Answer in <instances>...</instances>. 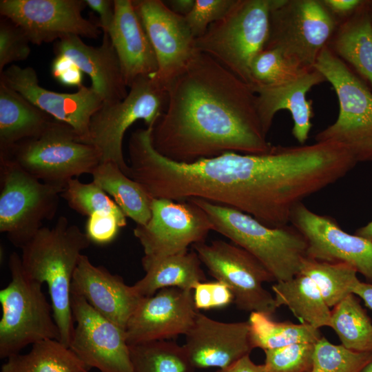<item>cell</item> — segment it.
I'll use <instances>...</instances> for the list:
<instances>
[{
  "instance_id": "6da1fadb",
  "label": "cell",
  "mask_w": 372,
  "mask_h": 372,
  "mask_svg": "<svg viewBox=\"0 0 372 372\" xmlns=\"http://www.w3.org/2000/svg\"><path fill=\"white\" fill-rule=\"evenodd\" d=\"M166 109L152 127L154 149L191 163L227 152H268L257 95L209 55L196 50L167 86Z\"/></svg>"
},
{
  "instance_id": "7a4b0ae2",
  "label": "cell",
  "mask_w": 372,
  "mask_h": 372,
  "mask_svg": "<svg viewBox=\"0 0 372 372\" xmlns=\"http://www.w3.org/2000/svg\"><path fill=\"white\" fill-rule=\"evenodd\" d=\"M91 241L79 227L60 216L52 227H41L22 248L21 265L32 280L48 288L60 341L69 347L74 322L71 304L73 276L82 251Z\"/></svg>"
},
{
  "instance_id": "3957f363",
  "label": "cell",
  "mask_w": 372,
  "mask_h": 372,
  "mask_svg": "<svg viewBox=\"0 0 372 372\" xmlns=\"http://www.w3.org/2000/svg\"><path fill=\"white\" fill-rule=\"evenodd\" d=\"M189 200L205 211L214 231L254 256L276 282L290 280L299 273L302 261L307 257L308 245L293 225L271 227L237 209L200 198Z\"/></svg>"
},
{
  "instance_id": "277c9868",
  "label": "cell",
  "mask_w": 372,
  "mask_h": 372,
  "mask_svg": "<svg viewBox=\"0 0 372 372\" xmlns=\"http://www.w3.org/2000/svg\"><path fill=\"white\" fill-rule=\"evenodd\" d=\"M0 159L42 182L65 187L76 176L92 174L102 156L94 145L81 142L70 125L54 119L38 136L0 152Z\"/></svg>"
},
{
  "instance_id": "5b68a950",
  "label": "cell",
  "mask_w": 372,
  "mask_h": 372,
  "mask_svg": "<svg viewBox=\"0 0 372 372\" xmlns=\"http://www.w3.org/2000/svg\"><path fill=\"white\" fill-rule=\"evenodd\" d=\"M274 3L275 0H236L223 18L195 40L196 50L251 86L250 65L266 45Z\"/></svg>"
},
{
  "instance_id": "8992f818",
  "label": "cell",
  "mask_w": 372,
  "mask_h": 372,
  "mask_svg": "<svg viewBox=\"0 0 372 372\" xmlns=\"http://www.w3.org/2000/svg\"><path fill=\"white\" fill-rule=\"evenodd\" d=\"M8 267L11 281L0 291V358H8L28 344L47 339L61 340L53 310L43 284L24 273L21 257L12 252Z\"/></svg>"
},
{
  "instance_id": "52a82bcc",
  "label": "cell",
  "mask_w": 372,
  "mask_h": 372,
  "mask_svg": "<svg viewBox=\"0 0 372 372\" xmlns=\"http://www.w3.org/2000/svg\"><path fill=\"white\" fill-rule=\"evenodd\" d=\"M314 68L332 85L339 103L336 121L316 135V142L340 143L358 163L372 161V90L328 46Z\"/></svg>"
},
{
  "instance_id": "ba28073f",
  "label": "cell",
  "mask_w": 372,
  "mask_h": 372,
  "mask_svg": "<svg viewBox=\"0 0 372 372\" xmlns=\"http://www.w3.org/2000/svg\"><path fill=\"white\" fill-rule=\"evenodd\" d=\"M339 23L322 0H275L265 48L276 50L299 68L310 71Z\"/></svg>"
},
{
  "instance_id": "9c48e42d",
  "label": "cell",
  "mask_w": 372,
  "mask_h": 372,
  "mask_svg": "<svg viewBox=\"0 0 372 372\" xmlns=\"http://www.w3.org/2000/svg\"><path fill=\"white\" fill-rule=\"evenodd\" d=\"M167 89L149 76H141L130 87L126 97L116 102H103L89 124L86 143L96 147L103 161H112L127 175L129 165L123 154L127 130L136 121L153 127L167 105Z\"/></svg>"
},
{
  "instance_id": "30bf717a",
  "label": "cell",
  "mask_w": 372,
  "mask_h": 372,
  "mask_svg": "<svg viewBox=\"0 0 372 372\" xmlns=\"http://www.w3.org/2000/svg\"><path fill=\"white\" fill-rule=\"evenodd\" d=\"M0 231L21 249L59 208L64 187L48 184L0 159Z\"/></svg>"
},
{
  "instance_id": "8fae6325",
  "label": "cell",
  "mask_w": 372,
  "mask_h": 372,
  "mask_svg": "<svg viewBox=\"0 0 372 372\" xmlns=\"http://www.w3.org/2000/svg\"><path fill=\"white\" fill-rule=\"evenodd\" d=\"M192 246L211 276L230 289L238 309L273 316L278 307L263 284L275 279L258 260L236 244L222 240Z\"/></svg>"
},
{
  "instance_id": "7c38bea8",
  "label": "cell",
  "mask_w": 372,
  "mask_h": 372,
  "mask_svg": "<svg viewBox=\"0 0 372 372\" xmlns=\"http://www.w3.org/2000/svg\"><path fill=\"white\" fill-rule=\"evenodd\" d=\"M211 230L214 227L209 216L192 201L153 198L149 221L136 225L134 234L143 248V259L155 260L205 242Z\"/></svg>"
},
{
  "instance_id": "4fadbf2b",
  "label": "cell",
  "mask_w": 372,
  "mask_h": 372,
  "mask_svg": "<svg viewBox=\"0 0 372 372\" xmlns=\"http://www.w3.org/2000/svg\"><path fill=\"white\" fill-rule=\"evenodd\" d=\"M85 0H1L0 14L19 25L31 43L41 45L76 35L96 39L103 33L97 22L82 12Z\"/></svg>"
},
{
  "instance_id": "5bb4252c",
  "label": "cell",
  "mask_w": 372,
  "mask_h": 372,
  "mask_svg": "<svg viewBox=\"0 0 372 372\" xmlns=\"http://www.w3.org/2000/svg\"><path fill=\"white\" fill-rule=\"evenodd\" d=\"M74 322L69 347L91 369L100 372H133L125 331L71 291Z\"/></svg>"
},
{
  "instance_id": "9a60e30c",
  "label": "cell",
  "mask_w": 372,
  "mask_h": 372,
  "mask_svg": "<svg viewBox=\"0 0 372 372\" xmlns=\"http://www.w3.org/2000/svg\"><path fill=\"white\" fill-rule=\"evenodd\" d=\"M154 50L158 70L152 77L167 89L197 50L185 17L161 0H132Z\"/></svg>"
},
{
  "instance_id": "2e32d148",
  "label": "cell",
  "mask_w": 372,
  "mask_h": 372,
  "mask_svg": "<svg viewBox=\"0 0 372 372\" xmlns=\"http://www.w3.org/2000/svg\"><path fill=\"white\" fill-rule=\"evenodd\" d=\"M290 223L306 238L307 257L348 264L372 284L371 241L344 231L335 220L313 212L303 203L293 209Z\"/></svg>"
},
{
  "instance_id": "e0dca14e",
  "label": "cell",
  "mask_w": 372,
  "mask_h": 372,
  "mask_svg": "<svg viewBox=\"0 0 372 372\" xmlns=\"http://www.w3.org/2000/svg\"><path fill=\"white\" fill-rule=\"evenodd\" d=\"M0 81L55 120L70 125L80 141L87 143L90 119L103 103L91 86L83 85L73 93L49 90L39 85L33 68L16 64L10 65L0 74Z\"/></svg>"
},
{
  "instance_id": "ac0fdd59",
  "label": "cell",
  "mask_w": 372,
  "mask_h": 372,
  "mask_svg": "<svg viewBox=\"0 0 372 372\" xmlns=\"http://www.w3.org/2000/svg\"><path fill=\"white\" fill-rule=\"evenodd\" d=\"M197 312L193 291L168 287L143 297L127 324V342L132 345L185 335Z\"/></svg>"
},
{
  "instance_id": "d6986e66",
  "label": "cell",
  "mask_w": 372,
  "mask_h": 372,
  "mask_svg": "<svg viewBox=\"0 0 372 372\" xmlns=\"http://www.w3.org/2000/svg\"><path fill=\"white\" fill-rule=\"evenodd\" d=\"M183 347L194 370L229 368L253 349L247 321L223 322L198 311Z\"/></svg>"
},
{
  "instance_id": "ffe728a7",
  "label": "cell",
  "mask_w": 372,
  "mask_h": 372,
  "mask_svg": "<svg viewBox=\"0 0 372 372\" xmlns=\"http://www.w3.org/2000/svg\"><path fill=\"white\" fill-rule=\"evenodd\" d=\"M71 291L81 296L99 314L125 331L141 299L132 285L82 254L74 271Z\"/></svg>"
},
{
  "instance_id": "44dd1931",
  "label": "cell",
  "mask_w": 372,
  "mask_h": 372,
  "mask_svg": "<svg viewBox=\"0 0 372 372\" xmlns=\"http://www.w3.org/2000/svg\"><path fill=\"white\" fill-rule=\"evenodd\" d=\"M55 55L72 59L91 79V87L105 103L124 99L127 95L121 65L110 36L103 34L99 46L85 43L80 37L68 36L56 41Z\"/></svg>"
},
{
  "instance_id": "7402d4cb",
  "label": "cell",
  "mask_w": 372,
  "mask_h": 372,
  "mask_svg": "<svg viewBox=\"0 0 372 372\" xmlns=\"http://www.w3.org/2000/svg\"><path fill=\"white\" fill-rule=\"evenodd\" d=\"M114 20L109 33L127 87L158 70L156 54L132 0H114Z\"/></svg>"
},
{
  "instance_id": "603a6c76",
  "label": "cell",
  "mask_w": 372,
  "mask_h": 372,
  "mask_svg": "<svg viewBox=\"0 0 372 372\" xmlns=\"http://www.w3.org/2000/svg\"><path fill=\"white\" fill-rule=\"evenodd\" d=\"M327 81L316 69H313L296 80L275 86H255L257 105L265 132L267 134L276 114L288 110L293 118L292 135L300 145L309 138L313 116L312 102L306 99L307 93L314 86Z\"/></svg>"
},
{
  "instance_id": "cb8c5ba5",
  "label": "cell",
  "mask_w": 372,
  "mask_h": 372,
  "mask_svg": "<svg viewBox=\"0 0 372 372\" xmlns=\"http://www.w3.org/2000/svg\"><path fill=\"white\" fill-rule=\"evenodd\" d=\"M372 0L340 21L328 47L372 90Z\"/></svg>"
},
{
  "instance_id": "d4e9b609",
  "label": "cell",
  "mask_w": 372,
  "mask_h": 372,
  "mask_svg": "<svg viewBox=\"0 0 372 372\" xmlns=\"http://www.w3.org/2000/svg\"><path fill=\"white\" fill-rule=\"evenodd\" d=\"M145 276L132 285L141 297L154 295L168 287L193 291L206 281L201 261L196 251H185L155 260H141Z\"/></svg>"
},
{
  "instance_id": "484cf974",
  "label": "cell",
  "mask_w": 372,
  "mask_h": 372,
  "mask_svg": "<svg viewBox=\"0 0 372 372\" xmlns=\"http://www.w3.org/2000/svg\"><path fill=\"white\" fill-rule=\"evenodd\" d=\"M54 119L0 81V152L38 136Z\"/></svg>"
},
{
  "instance_id": "4316f807",
  "label": "cell",
  "mask_w": 372,
  "mask_h": 372,
  "mask_svg": "<svg viewBox=\"0 0 372 372\" xmlns=\"http://www.w3.org/2000/svg\"><path fill=\"white\" fill-rule=\"evenodd\" d=\"M276 307H287L300 323L316 329L330 326L331 308L315 283L300 273L271 287Z\"/></svg>"
},
{
  "instance_id": "83f0119b",
  "label": "cell",
  "mask_w": 372,
  "mask_h": 372,
  "mask_svg": "<svg viewBox=\"0 0 372 372\" xmlns=\"http://www.w3.org/2000/svg\"><path fill=\"white\" fill-rule=\"evenodd\" d=\"M91 175L92 181L114 198L126 217L136 225H145L149 221L153 198L141 184L125 174L117 164L103 161Z\"/></svg>"
},
{
  "instance_id": "f1b7e54d",
  "label": "cell",
  "mask_w": 372,
  "mask_h": 372,
  "mask_svg": "<svg viewBox=\"0 0 372 372\" xmlns=\"http://www.w3.org/2000/svg\"><path fill=\"white\" fill-rule=\"evenodd\" d=\"M91 368L60 340L47 339L32 344L2 364L1 372H89Z\"/></svg>"
},
{
  "instance_id": "f546056e",
  "label": "cell",
  "mask_w": 372,
  "mask_h": 372,
  "mask_svg": "<svg viewBox=\"0 0 372 372\" xmlns=\"http://www.w3.org/2000/svg\"><path fill=\"white\" fill-rule=\"evenodd\" d=\"M253 349L263 351L300 342L316 343L322 336L320 329L306 324L277 322L272 316L253 311L247 320Z\"/></svg>"
},
{
  "instance_id": "4dcf8cb0",
  "label": "cell",
  "mask_w": 372,
  "mask_h": 372,
  "mask_svg": "<svg viewBox=\"0 0 372 372\" xmlns=\"http://www.w3.org/2000/svg\"><path fill=\"white\" fill-rule=\"evenodd\" d=\"M329 327L345 348L356 352L372 351V321L355 295H349L333 307Z\"/></svg>"
},
{
  "instance_id": "1f68e13d",
  "label": "cell",
  "mask_w": 372,
  "mask_h": 372,
  "mask_svg": "<svg viewBox=\"0 0 372 372\" xmlns=\"http://www.w3.org/2000/svg\"><path fill=\"white\" fill-rule=\"evenodd\" d=\"M299 273L315 283L330 308L351 294L354 285L359 280L357 271L348 264L320 261L309 257L302 261Z\"/></svg>"
},
{
  "instance_id": "d6a6232c",
  "label": "cell",
  "mask_w": 372,
  "mask_h": 372,
  "mask_svg": "<svg viewBox=\"0 0 372 372\" xmlns=\"http://www.w3.org/2000/svg\"><path fill=\"white\" fill-rule=\"evenodd\" d=\"M133 372H193L183 346L155 340L129 345Z\"/></svg>"
},
{
  "instance_id": "836d02e7",
  "label": "cell",
  "mask_w": 372,
  "mask_h": 372,
  "mask_svg": "<svg viewBox=\"0 0 372 372\" xmlns=\"http://www.w3.org/2000/svg\"><path fill=\"white\" fill-rule=\"evenodd\" d=\"M61 196L71 209L83 216L108 213L114 215L123 227L127 224L126 216L117 204L93 181L84 183L72 178L65 185Z\"/></svg>"
},
{
  "instance_id": "e575fe53",
  "label": "cell",
  "mask_w": 372,
  "mask_h": 372,
  "mask_svg": "<svg viewBox=\"0 0 372 372\" xmlns=\"http://www.w3.org/2000/svg\"><path fill=\"white\" fill-rule=\"evenodd\" d=\"M251 88L275 87L293 81L309 71L303 70L286 59L278 50L264 48L250 65Z\"/></svg>"
},
{
  "instance_id": "d590c367",
  "label": "cell",
  "mask_w": 372,
  "mask_h": 372,
  "mask_svg": "<svg viewBox=\"0 0 372 372\" xmlns=\"http://www.w3.org/2000/svg\"><path fill=\"white\" fill-rule=\"evenodd\" d=\"M371 362L372 351H353L322 336L315 344L311 372H362Z\"/></svg>"
},
{
  "instance_id": "8d00e7d4",
  "label": "cell",
  "mask_w": 372,
  "mask_h": 372,
  "mask_svg": "<svg viewBox=\"0 0 372 372\" xmlns=\"http://www.w3.org/2000/svg\"><path fill=\"white\" fill-rule=\"evenodd\" d=\"M315 344L300 342L264 351L268 372H311Z\"/></svg>"
},
{
  "instance_id": "74e56055",
  "label": "cell",
  "mask_w": 372,
  "mask_h": 372,
  "mask_svg": "<svg viewBox=\"0 0 372 372\" xmlns=\"http://www.w3.org/2000/svg\"><path fill=\"white\" fill-rule=\"evenodd\" d=\"M30 41L23 30L10 19H0V74L5 67L27 59L30 54ZM13 64V63H12Z\"/></svg>"
},
{
  "instance_id": "f35d334b",
  "label": "cell",
  "mask_w": 372,
  "mask_h": 372,
  "mask_svg": "<svg viewBox=\"0 0 372 372\" xmlns=\"http://www.w3.org/2000/svg\"><path fill=\"white\" fill-rule=\"evenodd\" d=\"M236 0H195L193 8L185 19L196 39L203 36L208 27L223 18Z\"/></svg>"
},
{
  "instance_id": "ab89813d",
  "label": "cell",
  "mask_w": 372,
  "mask_h": 372,
  "mask_svg": "<svg viewBox=\"0 0 372 372\" xmlns=\"http://www.w3.org/2000/svg\"><path fill=\"white\" fill-rule=\"evenodd\" d=\"M193 291L194 302L197 310L224 308L234 302L231 291L220 281L198 282Z\"/></svg>"
},
{
  "instance_id": "60d3db41",
  "label": "cell",
  "mask_w": 372,
  "mask_h": 372,
  "mask_svg": "<svg viewBox=\"0 0 372 372\" xmlns=\"http://www.w3.org/2000/svg\"><path fill=\"white\" fill-rule=\"evenodd\" d=\"M121 227L120 221L114 215L95 213L88 217L85 233L91 242L103 245L112 242Z\"/></svg>"
},
{
  "instance_id": "b9f144b4",
  "label": "cell",
  "mask_w": 372,
  "mask_h": 372,
  "mask_svg": "<svg viewBox=\"0 0 372 372\" xmlns=\"http://www.w3.org/2000/svg\"><path fill=\"white\" fill-rule=\"evenodd\" d=\"M51 73L63 85L78 88L83 85V72L72 59L64 55L58 54L54 58Z\"/></svg>"
},
{
  "instance_id": "7bdbcfd3",
  "label": "cell",
  "mask_w": 372,
  "mask_h": 372,
  "mask_svg": "<svg viewBox=\"0 0 372 372\" xmlns=\"http://www.w3.org/2000/svg\"><path fill=\"white\" fill-rule=\"evenodd\" d=\"M87 7L99 14L97 21L103 34H109L114 20V3L111 0H85Z\"/></svg>"
},
{
  "instance_id": "ee69618b",
  "label": "cell",
  "mask_w": 372,
  "mask_h": 372,
  "mask_svg": "<svg viewBox=\"0 0 372 372\" xmlns=\"http://www.w3.org/2000/svg\"><path fill=\"white\" fill-rule=\"evenodd\" d=\"M322 1L329 12L341 21L354 13L364 0H322Z\"/></svg>"
},
{
  "instance_id": "f6af8a7d",
  "label": "cell",
  "mask_w": 372,
  "mask_h": 372,
  "mask_svg": "<svg viewBox=\"0 0 372 372\" xmlns=\"http://www.w3.org/2000/svg\"><path fill=\"white\" fill-rule=\"evenodd\" d=\"M352 293L361 298L372 311V284L360 280L354 285Z\"/></svg>"
},
{
  "instance_id": "bcb514c9",
  "label": "cell",
  "mask_w": 372,
  "mask_h": 372,
  "mask_svg": "<svg viewBox=\"0 0 372 372\" xmlns=\"http://www.w3.org/2000/svg\"><path fill=\"white\" fill-rule=\"evenodd\" d=\"M232 372H268L265 364H256L249 358L244 356L232 366Z\"/></svg>"
},
{
  "instance_id": "7dc6e473",
  "label": "cell",
  "mask_w": 372,
  "mask_h": 372,
  "mask_svg": "<svg viewBox=\"0 0 372 372\" xmlns=\"http://www.w3.org/2000/svg\"><path fill=\"white\" fill-rule=\"evenodd\" d=\"M195 0H169L165 3L175 13L185 17L193 8Z\"/></svg>"
},
{
  "instance_id": "c3c4849f",
  "label": "cell",
  "mask_w": 372,
  "mask_h": 372,
  "mask_svg": "<svg viewBox=\"0 0 372 372\" xmlns=\"http://www.w3.org/2000/svg\"><path fill=\"white\" fill-rule=\"evenodd\" d=\"M355 234L372 242V220L366 225L358 228Z\"/></svg>"
},
{
  "instance_id": "681fc988",
  "label": "cell",
  "mask_w": 372,
  "mask_h": 372,
  "mask_svg": "<svg viewBox=\"0 0 372 372\" xmlns=\"http://www.w3.org/2000/svg\"><path fill=\"white\" fill-rule=\"evenodd\" d=\"M362 372H372V362L368 364Z\"/></svg>"
},
{
  "instance_id": "f907efd6",
  "label": "cell",
  "mask_w": 372,
  "mask_h": 372,
  "mask_svg": "<svg viewBox=\"0 0 372 372\" xmlns=\"http://www.w3.org/2000/svg\"><path fill=\"white\" fill-rule=\"evenodd\" d=\"M232 366L229 368L220 369L216 372H232Z\"/></svg>"
},
{
  "instance_id": "816d5d0a",
  "label": "cell",
  "mask_w": 372,
  "mask_h": 372,
  "mask_svg": "<svg viewBox=\"0 0 372 372\" xmlns=\"http://www.w3.org/2000/svg\"><path fill=\"white\" fill-rule=\"evenodd\" d=\"M371 10H372V3H371Z\"/></svg>"
}]
</instances>
